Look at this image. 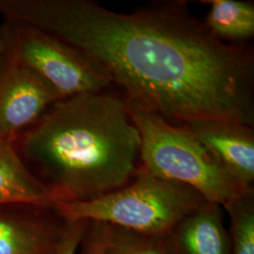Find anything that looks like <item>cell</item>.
I'll list each match as a JSON object with an SVG mask.
<instances>
[{"instance_id": "obj_1", "label": "cell", "mask_w": 254, "mask_h": 254, "mask_svg": "<svg viewBox=\"0 0 254 254\" xmlns=\"http://www.w3.org/2000/svg\"><path fill=\"white\" fill-rule=\"evenodd\" d=\"M0 15L79 49L126 99L171 124H254L253 56L215 36L186 1L120 13L91 0H0Z\"/></svg>"}, {"instance_id": "obj_8", "label": "cell", "mask_w": 254, "mask_h": 254, "mask_svg": "<svg viewBox=\"0 0 254 254\" xmlns=\"http://www.w3.org/2000/svg\"><path fill=\"white\" fill-rule=\"evenodd\" d=\"M242 188H254L253 127L232 120L202 119L183 124Z\"/></svg>"}, {"instance_id": "obj_10", "label": "cell", "mask_w": 254, "mask_h": 254, "mask_svg": "<svg viewBox=\"0 0 254 254\" xmlns=\"http://www.w3.org/2000/svg\"><path fill=\"white\" fill-rule=\"evenodd\" d=\"M60 201L23 162L14 146L0 141V204L25 203L54 208Z\"/></svg>"}, {"instance_id": "obj_3", "label": "cell", "mask_w": 254, "mask_h": 254, "mask_svg": "<svg viewBox=\"0 0 254 254\" xmlns=\"http://www.w3.org/2000/svg\"><path fill=\"white\" fill-rule=\"evenodd\" d=\"M126 101L141 139L139 168L158 178L189 186L206 201L221 207L247 190L186 127H176L135 102Z\"/></svg>"}, {"instance_id": "obj_12", "label": "cell", "mask_w": 254, "mask_h": 254, "mask_svg": "<svg viewBox=\"0 0 254 254\" xmlns=\"http://www.w3.org/2000/svg\"><path fill=\"white\" fill-rule=\"evenodd\" d=\"M230 219L231 254H254V190L247 189L222 207Z\"/></svg>"}, {"instance_id": "obj_5", "label": "cell", "mask_w": 254, "mask_h": 254, "mask_svg": "<svg viewBox=\"0 0 254 254\" xmlns=\"http://www.w3.org/2000/svg\"><path fill=\"white\" fill-rule=\"evenodd\" d=\"M4 21L20 59L62 98L106 91L113 85L102 66L59 37L29 25Z\"/></svg>"}, {"instance_id": "obj_6", "label": "cell", "mask_w": 254, "mask_h": 254, "mask_svg": "<svg viewBox=\"0 0 254 254\" xmlns=\"http://www.w3.org/2000/svg\"><path fill=\"white\" fill-rule=\"evenodd\" d=\"M54 88L15 52L9 27L0 25V141L13 144L57 101Z\"/></svg>"}, {"instance_id": "obj_14", "label": "cell", "mask_w": 254, "mask_h": 254, "mask_svg": "<svg viewBox=\"0 0 254 254\" xmlns=\"http://www.w3.org/2000/svg\"><path fill=\"white\" fill-rule=\"evenodd\" d=\"M106 223L87 221L81 242L75 254H104Z\"/></svg>"}, {"instance_id": "obj_7", "label": "cell", "mask_w": 254, "mask_h": 254, "mask_svg": "<svg viewBox=\"0 0 254 254\" xmlns=\"http://www.w3.org/2000/svg\"><path fill=\"white\" fill-rule=\"evenodd\" d=\"M65 224L53 208L0 204V254H56Z\"/></svg>"}, {"instance_id": "obj_2", "label": "cell", "mask_w": 254, "mask_h": 254, "mask_svg": "<svg viewBox=\"0 0 254 254\" xmlns=\"http://www.w3.org/2000/svg\"><path fill=\"white\" fill-rule=\"evenodd\" d=\"M13 146L60 202H77L131 181L141 139L126 99L106 91L57 101Z\"/></svg>"}, {"instance_id": "obj_9", "label": "cell", "mask_w": 254, "mask_h": 254, "mask_svg": "<svg viewBox=\"0 0 254 254\" xmlns=\"http://www.w3.org/2000/svg\"><path fill=\"white\" fill-rule=\"evenodd\" d=\"M172 254H231L222 207L205 201L169 233Z\"/></svg>"}, {"instance_id": "obj_13", "label": "cell", "mask_w": 254, "mask_h": 254, "mask_svg": "<svg viewBox=\"0 0 254 254\" xmlns=\"http://www.w3.org/2000/svg\"><path fill=\"white\" fill-rule=\"evenodd\" d=\"M104 254H172L168 234H145L106 224Z\"/></svg>"}, {"instance_id": "obj_15", "label": "cell", "mask_w": 254, "mask_h": 254, "mask_svg": "<svg viewBox=\"0 0 254 254\" xmlns=\"http://www.w3.org/2000/svg\"><path fill=\"white\" fill-rule=\"evenodd\" d=\"M66 221V220H65ZM87 221H66L64 236L56 254H75L81 242Z\"/></svg>"}, {"instance_id": "obj_4", "label": "cell", "mask_w": 254, "mask_h": 254, "mask_svg": "<svg viewBox=\"0 0 254 254\" xmlns=\"http://www.w3.org/2000/svg\"><path fill=\"white\" fill-rule=\"evenodd\" d=\"M205 201L190 187L139 168L118 190L88 201L59 202L53 209L66 221H94L145 234H168Z\"/></svg>"}, {"instance_id": "obj_11", "label": "cell", "mask_w": 254, "mask_h": 254, "mask_svg": "<svg viewBox=\"0 0 254 254\" xmlns=\"http://www.w3.org/2000/svg\"><path fill=\"white\" fill-rule=\"evenodd\" d=\"M210 6L204 22L218 39L246 40L254 34V5L236 0H209Z\"/></svg>"}]
</instances>
